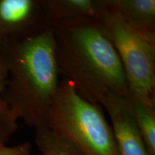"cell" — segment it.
Returning a JSON list of instances; mask_svg holds the SVG:
<instances>
[{
    "instance_id": "6da1fadb",
    "label": "cell",
    "mask_w": 155,
    "mask_h": 155,
    "mask_svg": "<svg viewBox=\"0 0 155 155\" xmlns=\"http://www.w3.org/2000/svg\"><path fill=\"white\" fill-rule=\"evenodd\" d=\"M60 75L83 98L101 105L110 91L126 97L128 85L117 52L99 19H82L53 28Z\"/></svg>"
},
{
    "instance_id": "7a4b0ae2",
    "label": "cell",
    "mask_w": 155,
    "mask_h": 155,
    "mask_svg": "<svg viewBox=\"0 0 155 155\" xmlns=\"http://www.w3.org/2000/svg\"><path fill=\"white\" fill-rule=\"evenodd\" d=\"M8 75L0 94L17 119L35 129L45 127L59 87L53 28L11 42L1 50Z\"/></svg>"
},
{
    "instance_id": "3957f363",
    "label": "cell",
    "mask_w": 155,
    "mask_h": 155,
    "mask_svg": "<svg viewBox=\"0 0 155 155\" xmlns=\"http://www.w3.org/2000/svg\"><path fill=\"white\" fill-rule=\"evenodd\" d=\"M45 127L83 155H118L113 131L101 105L83 98L65 79L50 104Z\"/></svg>"
},
{
    "instance_id": "277c9868",
    "label": "cell",
    "mask_w": 155,
    "mask_h": 155,
    "mask_svg": "<svg viewBox=\"0 0 155 155\" xmlns=\"http://www.w3.org/2000/svg\"><path fill=\"white\" fill-rule=\"evenodd\" d=\"M99 20L121 61L128 93L155 107V37L140 32L128 24L109 0Z\"/></svg>"
},
{
    "instance_id": "5b68a950",
    "label": "cell",
    "mask_w": 155,
    "mask_h": 155,
    "mask_svg": "<svg viewBox=\"0 0 155 155\" xmlns=\"http://www.w3.org/2000/svg\"><path fill=\"white\" fill-rule=\"evenodd\" d=\"M48 28L44 0H0V53L7 45Z\"/></svg>"
},
{
    "instance_id": "8992f818",
    "label": "cell",
    "mask_w": 155,
    "mask_h": 155,
    "mask_svg": "<svg viewBox=\"0 0 155 155\" xmlns=\"http://www.w3.org/2000/svg\"><path fill=\"white\" fill-rule=\"evenodd\" d=\"M101 106L105 107L111 120L118 155H150L124 97L110 91Z\"/></svg>"
},
{
    "instance_id": "52a82bcc",
    "label": "cell",
    "mask_w": 155,
    "mask_h": 155,
    "mask_svg": "<svg viewBox=\"0 0 155 155\" xmlns=\"http://www.w3.org/2000/svg\"><path fill=\"white\" fill-rule=\"evenodd\" d=\"M50 28L61 23L82 19H101L107 0H44Z\"/></svg>"
},
{
    "instance_id": "ba28073f",
    "label": "cell",
    "mask_w": 155,
    "mask_h": 155,
    "mask_svg": "<svg viewBox=\"0 0 155 155\" xmlns=\"http://www.w3.org/2000/svg\"><path fill=\"white\" fill-rule=\"evenodd\" d=\"M109 2L132 28L155 37L154 0H109Z\"/></svg>"
},
{
    "instance_id": "9c48e42d",
    "label": "cell",
    "mask_w": 155,
    "mask_h": 155,
    "mask_svg": "<svg viewBox=\"0 0 155 155\" xmlns=\"http://www.w3.org/2000/svg\"><path fill=\"white\" fill-rule=\"evenodd\" d=\"M124 98L147 150L150 155H155V107L147 105L129 93Z\"/></svg>"
},
{
    "instance_id": "30bf717a",
    "label": "cell",
    "mask_w": 155,
    "mask_h": 155,
    "mask_svg": "<svg viewBox=\"0 0 155 155\" xmlns=\"http://www.w3.org/2000/svg\"><path fill=\"white\" fill-rule=\"evenodd\" d=\"M35 141L40 155H83L72 144L48 129H35Z\"/></svg>"
},
{
    "instance_id": "8fae6325",
    "label": "cell",
    "mask_w": 155,
    "mask_h": 155,
    "mask_svg": "<svg viewBox=\"0 0 155 155\" xmlns=\"http://www.w3.org/2000/svg\"><path fill=\"white\" fill-rule=\"evenodd\" d=\"M17 118L0 96V148L5 147L17 129Z\"/></svg>"
},
{
    "instance_id": "7c38bea8",
    "label": "cell",
    "mask_w": 155,
    "mask_h": 155,
    "mask_svg": "<svg viewBox=\"0 0 155 155\" xmlns=\"http://www.w3.org/2000/svg\"><path fill=\"white\" fill-rule=\"evenodd\" d=\"M31 145L24 142L13 147H3L0 148V155H30Z\"/></svg>"
},
{
    "instance_id": "4fadbf2b",
    "label": "cell",
    "mask_w": 155,
    "mask_h": 155,
    "mask_svg": "<svg viewBox=\"0 0 155 155\" xmlns=\"http://www.w3.org/2000/svg\"><path fill=\"white\" fill-rule=\"evenodd\" d=\"M7 75H8V71H7V65L2 55L0 54V94L2 93L5 88Z\"/></svg>"
}]
</instances>
